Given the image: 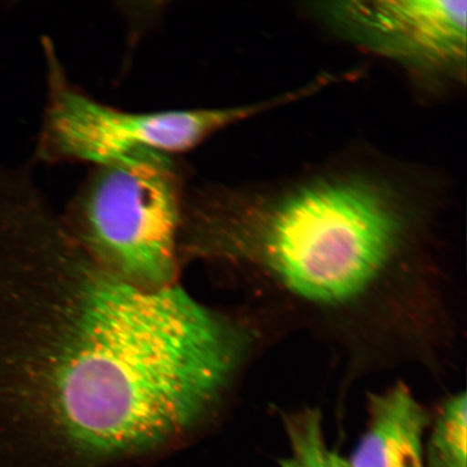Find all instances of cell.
Masks as SVG:
<instances>
[{
	"label": "cell",
	"instance_id": "3",
	"mask_svg": "<svg viewBox=\"0 0 467 467\" xmlns=\"http://www.w3.org/2000/svg\"><path fill=\"white\" fill-rule=\"evenodd\" d=\"M49 97L37 156L48 162L108 165L139 151L178 156L227 127L296 100L295 92L239 107L130 112L96 100L67 78L46 44Z\"/></svg>",
	"mask_w": 467,
	"mask_h": 467
},
{
	"label": "cell",
	"instance_id": "7",
	"mask_svg": "<svg viewBox=\"0 0 467 467\" xmlns=\"http://www.w3.org/2000/svg\"><path fill=\"white\" fill-rule=\"evenodd\" d=\"M467 399L465 393L449 397L435 420L424 466L466 467Z\"/></svg>",
	"mask_w": 467,
	"mask_h": 467
},
{
	"label": "cell",
	"instance_id": "5",
	"mask_svg": "<svg viewBox=\"0 0 467 467\" xmlns=\"http://www.w3.org/2000/svg\"><path fill=\"white\" fill-rule=\"evenodd\" d=\"M369 425L350 467H425L429 414L404 384L370 396Z\"/></svg>",
	"mask_w": 467,
	"mask_h": 467
},
{
	"label": "cell",
	"instance_id": "2",
	"mask_svg": "<svg viewBox=\"0 0 467 467\" xmlns=\"http://www.w3.org/2000/svg\"><path fill=\"white\" fill-rule=\"evenodd\" d=\"M177 156L143 150L93 167L64 223L93 259L143 289L174 285L188 190Z\"/></svg>",
	"mask_w": 467,
	"mask_h": 467
},
{
	"label": "cell",
	"instance_id": "1",
	"mask_svg": "<svg viewBox=\"0 0 467 467\" xmlns=\"http://www.w3.org/2000/svg\"><path fill=\"white\" fill-rule=\"evenodd\" d=\"M413 209L399 185L359 171L275 190L188 186L180 256L259 268L321 306L363 296L405 246Z\"/></svg>",
	"mask_w": 467,
	"mask_h": 467
},
{
	"label": "cell",
	"instance_id": "6",
	"mask_svg": "<svg viewBox=\"0 0 467 467\" xmlns=\"http://www.w3.org/2000/svg\"><path fill=\"white\" fill-rule=\"evenodd\" d=\"M283 420L290 452L280 460V467H350L348 461L327 445L318 409L285 413Z\"/></svg>",
	"mask_w": 467,
	"mask_h": 467
},
{
	"label": "cell",
	"instance_id": "4",
	"mask_svg": "<svg viewBox=\"0 0 467 467\" xmlns=\"http://www.w3.org/2000/svg\"><path fill=\"white\" fill-rule=\"evenodd\" d=\"M315 11L338 35L367 50L424 75L465 79V0H353L320 3Z\"/></svg>",
	"mask_w": 467,
	"mask_h": 467
}]
</instances>
